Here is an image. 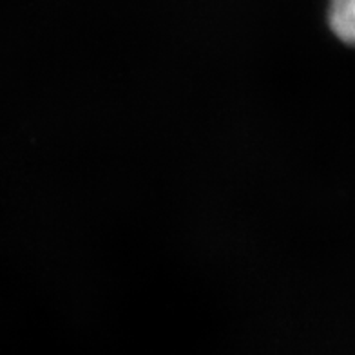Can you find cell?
Listing matches in <instances>:
<instances>
[{
    "label": "cell",
    "instance_id": "cell-1",
    "mask_svg": "<svg viewBox=\"0 0 355 355\" xmlns=\"http://www.w3.org/2000/svg\"><path fill=\"white\" fill-rule=\"evenodd\" d=\"M328 22L339 40L355 46V0H330Z\"/></svg>",
    "mask_w": 355,
    "mask_h": 355
}]
</instances>
